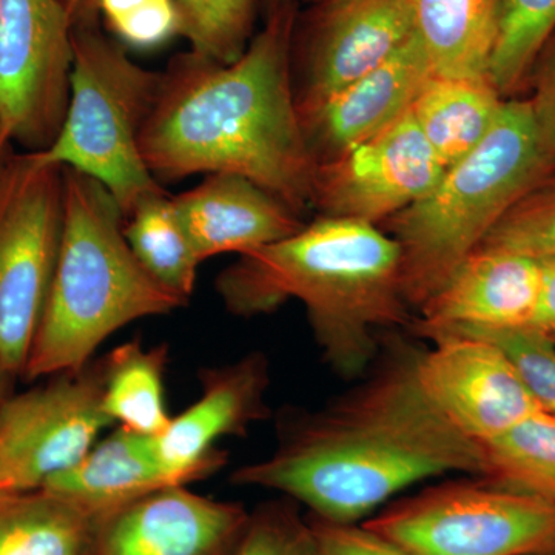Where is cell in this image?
Wrapping results in <instances>:
<instances>
[{"instance_id":"1","label":"cell","mask_w":555,"mask_h":555,"mask_svg":"<svg viewBox=\"0 0 555 555\" xmlns=\"http://www.w3.org/2000/svg\"><path fill=\"white\" fill-rule=\"evenodd\" d=\"M422 352L401 337L382 339L357 386L299 418L272 454L236 469L233 483L291 496L320 520L357 525L420 481L451 473L483 477L481 444L423 389Z\"/></svg>"},{"instance_id":"2","label":"cell","mask_w":555,"mask_h":555,"mask_svg":"<svg viewBox=\"0 0 555 555\" xmlns=\"http://www.w3.org/2000/svg\"><path fill=\"white\" fill-rule=\"evenodd\" d=\"M295 3L270 14L232 64L188 51L160 72L141 134L153 177L238 175L299 215L312 206L317 163L295 94Z\"/></svg>"},{"instance_id":"3","label":"cell","mask_w":555,"mask_h":555,"mask_svg":"<svg viewBox=\"0 0 555 555\" xmlns=\"http://www.w3.org/2000/svg\"><path fill=\"white\" fill-rule=\"evenodd\" d=\"M225 308L270 313L291 299L308 312L328 367L360 379L377 360L379 332L409 324L401 251L377 225L320 217L294 235L241 255L217 278Z\"/></svg>"},{"instance_id":"4","label":"cell","mask_w":555,"mask_h":555,"mask_svg":"<svg viewBox=\"0 0 555 555\" xmlns=\"http://www.w3.org/2000/svg\"><path fill=\"white\" fill-rule=\"evenodd\" d=\"M62 169L60 250L22 375L27 382L82 371L119 328L185 305L134 258L124 235L126 217L112 193L87 175Z\"/></svg>"},{"instance_id":"5","label":"cell","mask_w":555,"mask_h":555,"mask_svg":"<svg viewBox=\"0 0 555 555\" xmlns=\"http://www.w3.org/2000/svg\"><path fill=\"white\" fill-rule=\"evenodd\" d=\"M555 171L529 100H505L483 141L414 206L389 219L401 288L422 308L518 201Z\"/></svg>"},{"instance_id":"6","label":"cell","mask_w":555,"mask_h":555,"mask_svg":"<svg viewBox=\"0 0 555 555\" xmlns=\"http://www.w3.org/2000/svg\"><path fill=\"white\" fill-rule=\"evenodd\" d=\"M96 17L87 3L73 17L67 109L57 137L38 153L101 182L127 217L139 199L163 189L141 152L160 73L131 61L122 43L98 28Z\"/></svg>"},{"instance_id":"7","label":"cell","mask_w":555,"mask_h":555,"mask_svg":"<svg viewBox=\"0 0 555 555\" xmlns=\"http://www.w3.org/2000/svg\"><path fill=\"white\" fill-rule=\"evenodd\" d=\"M363 525L412 555H531L555 545V502L489 480L451 481Z\"/></svg>"},{"instance_id":"8","label":"cell","mask_w":555,"mask_h":555,"mask_svg":"<svg viewBox=\"0 0 555 555\" xmlns=\"http://www.w3.org/2000/svg\"><path fill=\"white\" fill-rule=\"evenodd\" d=\"M64 169L38 152L0 164V357L22 378L56 268Z\"/></svg>"},{"instance_id":"9","label":"cell","mask_w":555,"mask_h":555,"mask_svg":"<svg viewBox=\"0 0 555 555\" xmlns=\"http://www.w3.org/2000/svg\"><path fill=\"white\" fill-rule=\"evenodd\" d=\"M72 31L62 0H0V120L14 147L42 152L60 133Z\"/></svg>"},{"instance_id":"10","label":"cell","mask_w":555,"mask_h":555,"mask_svg":"<svg viewBox=\"0 0 555 555\" xmlns=\"http://www.w3.org/2000/svg\"><path fill=\"white\" fill-rule=\"evenodd\" d=\"M102 361L14 393L0 412V489L39 491L80 462L109 422Z\"/></svg>"},{"instance_id":"11","label":"cell","mask_w":555,"mask_h":555,"mask_svg":"<svg viewBox=\"0 0 555 555\" xmlns=\"http://www.w3.org/2000/svg\"><path fill=\"white\" fill-rule=\"evenodd\" d=\"M444 170L409 109L382 133L320 164L312 206L321 217L375 225L418 203Z\"/></svg>"},{"instance_id":"12","label":"cell","mask_w":555,"mask_h":555,"mask_svg":"<svg viewBox=\"0 0 555 555\" xmlns=\"http://www.w3.org/2000/svg\"><path fill=\"white\" fill-rule=\"evenodd\" d=\"M429 341L433 349L420 357V382L438 411L470 440L488 443L542 411L494 343L463 334Z\"/></svg>"},{"instance_id":"13","label":"cell","mask_w":555,"mask_h":555,"mask_svg":"<svg viewBox=\"0 0 555 555\" xmlns=\"http://www.w3.org/2000/svg\"><path fill=\"white\" fill-rule=\"evenodd\" d=\"M320 13L295 80L298 107L315 104L367 75L414 36L409 0H332Z\"/></svg>"},{"instance_id":"14","label":"cell","mask_w":555,"mask_h":555,"mask_svg":"<svg viewBox=\"0 0 555 555\" xmlns=\"http://www.w3.org/2000/svg\"><path fill=\"white\" fill-rule=\"evenodd\" d=\"M203 393L155 437L156 454L175 485L210 476L225 463L215 444L243 436L268 412L269 363L261 353H248L235 363L207 369L201 375Z\"/></svg>"},{"instance_id":"15","label":"cell","mask_w":555,"mask_h":555,"mask_svg":"<svg viewBox=\"0 0 555 555\" xmlns=\"http://www.w3.org/2000/svg\"><path fill=\"white\" fill-rule=\"evenodd\" d=\"M248 518L238 505L169 486L104 518L94 555H232Z\"/></svg>"},{"instance_id":"16","label":"cell","mask_w":555,"mask_h":555,"mask_svg":"<svg viewBox=\"0 0 555 555\" xmlns=\"http://www.w3.org/2000/svg\"><path fill=\"white\" fill-rule=\"evenodd\" d=\"M539 259L480 246L420 308L415 332L429 339L455 328L529 327L539 301Z\"/></svg>"},{"instance_id":"17","label":"cell","mask_w":555,"mask_h":555,"mask_svg":"<svg viewBox=\"0 0 555 555\" xmlns=\"http://www.w3.org/2000/svg\"><path fill=\"white\" fill-rule=\"evenodd\" d=\"M433 76L425 51L414 35L367 75L323 101L298 107L317 167L403 118Z\"/></svg>"},{"instance_id":"18","label":"cell","mask_w":555,"mask_h":555,"mask_svg":"<svg viewBox=\"0 0 555 555\" xmlns=\"http://www.w3.org/2000/svg\"><path fill=\"white\" fill-rule=\"evenodd\" d=\"M173 203L201 262L250 254L306 225L287 204L238 175H206L199 185L173 196Z\"/></svg>"},{"instance_id":"19","label":"cell","mask_w":555,"mask_h":555,"mask_svg":"<svg viewBox=\"0 0 555 555\" xmlns=\"http://www.w3.org/2000/svg\"><path fill=\"white\" fill-rule=\"evenodd\" d=\"M175 485L156 454L155 437L119 426L75 466L43 485L94 517L107 518L159 489Z\"/></svg>"},{"instance_id":"20","label":"cell","mask_w":555,"mask_h":555,"mask_svg":"<svg viewBox=\"0 0 555 555\" xmlns=\"http://www.w3.org/2000/svg\"><path fill=\"white\" fill-rule=\"evenodd\" d=\"M434 76L489 78L500 0H409Z\"/></svg>"},{"instance_id":"21","label":"cell","mask_w":555,"mask_h":555,"mask_svg":"<svg viewBox=\"0 0 555 555\" xmlns=\"http://www.w3.org/2000/svg\"><path fill=\"white\" fill-rule=\"evenodd\" d=\"M505 98L489 78L433 76L412 105L416 126L444 167L469 155L483 141Z\"/></svg>"},{"instance_id":"22","label":"cell","mask_w":555,"mask_h":555,"mask_svg":"<svg viewBox=\"0 0 555 555\" xmlns=\"http://www.w3.org/2000/svg\"><path fill=\"white\" fill-rule=\"evenodd\" d=\"M102 520L49 491L0 496V555H94Z\"/></svg>"},{"instance_id":"23","label":"cell","mask_w":555,"mask_h":555,"mask_svg":"<svg viewBox=\"0 0 555 555\" xmlns=\"http://www.w3.org/2000/svg\"><path fill=\"white\" fill-rule=\"evenodd\" d=\"M124 235L142 269L160 287L188 302L203 264L166 190L139 199L126 217Z\"/></svg>"},{"instance_id":"24","label":"cell","mask_w":555,"mask_h":555,"mask_svg":"<svg viewBox=\"0 0 555 555\" xmlns=\"http://www.w3.org/2000/svg\"><path fill=\"white\" fill-rule=\"evenodd\" d=\"M167 349L126 343L102 360V409L109 422L141 436L158 437L170 425L164 392Z\"/></svg>"},{"instance_id":"25","label":"cell","mask_w":555,"mask_h":555,"mask_svg":"<svg viewBox=\"0 0 555 555\" xmlns=\"http://www.w3.org/2000/svg\"><path fill=\"white\" fill-rule=\"evenodd\" d=\"M485 480L555 502V414L535 412L503 436L481 444Z\"/></svg>"},{"instance_id":"26","label":"cell","mask_w":555,"mask_h":555,"mask_svg":"<svg viewBox=\"0 0 555 555\" xmlns=\"http://www.w3.org/2000/svg\"><path fill=\"white\" fill-rule=\"evenodd\" d=\"M555 33V0H500L489 80L505 100L531 76Z\"/></svg>"},{"instance_id":"27","label":"cell","mask_w":555,"mask_h":555,"mask_svg":"<svg viewBox=\"0 0 555 555\" xmlns=\"http://www.w3.org/2000/svg\"><path fill=\"white\" fill-rule=\"evenodd\" d=\"M258 0H175L179 36L190 51L219 64H232L250 43Z\"/></svg>"},{"instance_id":"28","label":"cell","mask_w":555,"mask_h":555,"mask_svg":"<svg viewBox=\"0 0 555 555\" xmlns=\"http://www.w3.org/2000/svg\"><path fill=\"white\" fill-rule=\"evenodd\" d=\"M481 246L535 259L555 257V171L518 201Z\"/></svg>"},{"instance_id":"29","label":"cell","mask_w":555,"mask_h":555,"mask_svg":"<svg viewBox=\"0 0 555 555\" xmlns=\"http://www.w3.org/2000/svg\"><path fill=\"white\" fill-rule=\"evenodd\" d=\"M463 334L488 339L499 346L513 361L524 378L529 392L545 411L555 414V341L531 327L481 331V328H455L434 335Z\"/></svg>"},{"instance_id":"30","label":"cell","mask_w":555,"mask_h":555,"mask_svg":"<svg viewBox=\"0 0 555 555\" xmlns=\"http://www.w3.org/2000/svg\"><path fill=\"white\" fill-rule=\"evenodd\" d=\"M122 46L152 50L179 36L175 0H86Z\"/></svg>"},{"instance_id":"31","label":"cell","mask_w":555,"mask_h":555,"mask_svg":"<svg viewBox=\"0 0 555 555\" xmlns=\"http://www.w3.org/2000/svg\"><path fill=\"white\" fill-rule=\"evenodd\" d=\"M232 555H320L312 524L294 507L272 503L248 518Z\"/></svg>"},{"instance_id":"32","label":"cell","mask_w":555,"mask_h":555,"mask_svg":"<svg viewBox=\"0 0 555 555\" xmlns=\"http://www.w3.org/2000/svg\"><path fill=\"white\" fill-rule=\"evenodd\" d=\"M320 555H412L364 525H338L313 518Z\"/></svg>"},{"instance_id":"33","label":"cell","mask_w":555,"mask_h":555,"mask_svg":"<svg viewBox=\"0 0 555 555\" xmlns=\"http://www.w3.org/2000/svg\"><path fill=\"white\" fill-rule=\"evenodd\" d=\"M528 80L532 82L529 104L547 152L555 158V33L540 53Z\"/></svg>"},{"instance_id":"34","label":"cell","mask_w":555,"mask_h":555,"mask_svg":"<svg viewBox=\"0 0 555 555\" xmlns=\"http://www.w3.org/2000/svg\"><path fill=\"white\" fill-rule=\"evenodd\" d=\"M542 269L539 301L531 328L555 338V257L539 259Z\"/></svg>"},{"instance_id":"35","label":"cell","mask_w":555,"mask_h":555,"mask_svg":"<svg viewBox=\"0 0 555 555\" xmlns=\"http://www.w3.org/2000/svg\"><path fill=\"white\" fill-rule=\"evenodd\" d=\"M17 379L20 377L7 366L5 361L0 357V412L9 403L10 398L16 393Z\"/></svg>"},{"instance_id":"36","label":"cell","mask_w":555,"mask_h":555,"mask_svg":"<svg viewBox=\"0 0 555 555\" xmlns=\"http://www.w3.org/2000/svg\"><path fill=\"white\" fill-rule=\"evenodd\" d=\"M13 149V142L10 141L9 134H7L5 129H3L2 120H0V164L3 163V159L9 156V153Z\"/></svg>"},{"instance_id":"37","label":"cell","mask_w":555,"mask_h":555,"mask_svg":"<svg viewBox=\"0 0 555 555\" xmlns=\"http://www.w3.org/2000/svg\"><path fill=\"white\" fill-rule=\"evenodd\" d=\"M262 3H264L266 13L270 16V14L275 13V11L292 5V3H295V0H262Z\"/></svg>"},{"instance_id":"38","label":"cell","mask_w":555,"mask_h":555,"mask_svg":"<svg viewBox=\"0 0 555 555\" xmlns=\"http://www.w3.org/2000/svg\"><path fill=\"white\" fill-rule=\"evenodd\" d=\"M83 2H86V0H62V3H64L65 9H67L72 17H75V14L78 13Z\"/></svg>"},{"instance_id":"39","label":"cell","mask_w":555,"mask_h":555,"mask_svg":"<svg viewBox=\"0 0 555 555\" xmlns=\"http://www.w3.org/2000/svg\"><path fill=\"white\" fill-rule=\"evenodd\" d=\"M531 555H555V545L551 546L550 550L542 551V553H535Z\"/></svg>"},{"instance_id":"40","label":"cell","mask_w":555,"mask_h":555,"mask_svg":"<svg viewBox=\"0 0 555 555\" xmlns=\"http://www.w3.org/2000/svg\"><path fill=\"white\" fill-rule=\"evenodd\" d=\"M313 5H323V3L332 2V0H308Z\"/></svg>"},{"instance_id":"41","label":"cell","mask_w":555,"mask_h":555,"mask_svg":"<svg viewBox=\"0 0 555 555\" xmlns=\"http://www.w3.org/2000/svg\"><path fill=\"white\" fill-rule=\"evenodd\" d=\"M11 494V492L3 491V489H0V496Z\"/></svg>"},{"instance_id":"42","label":"cell","mask_w":555,"mask_h":555,"mask_svg":"<svg viewBox=\"0 0 555 555\" xmlns=\"http://www.w3.org/2000/svg\"><path fill=\"white\" fill-rule=\"evenodd\" d=\"M553 339H554V341H555V338H553Z\"/></svg>"}]
</instances>
